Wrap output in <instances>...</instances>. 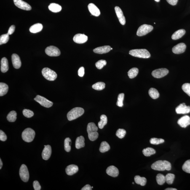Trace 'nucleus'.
I'll return each instance as SVG.
<instances>
[{"mask_svg":"<svg viewBox=\"0 0 190 190\" xmlns=\"http://www.w3.org/2000/svg\"><path fill=\"white\" fill-rule=\"evenodd\" d=\"M151 168L153 170L163 171L165 170H170L171 169L172 165L168 161L159 160L152 164Z\"/></svg>","mask_w":190,"mask_h":190,"instance_id":"f257e3e1","label":"nucleus"},{"mask_svg":"<svg viewBox=\"0 0 190 190\" xmlns=\"http://www.w3.org/2000/svg\"><path fill=\"white\" fill-rule=\"evenodd\" d=\"M87 130L89 138L91 141H95L98 138V128L94 123H90L88 124Z\"/></svg>","mask_w":190,"mask_h":190,"instance_id":"f03ea898","label":"nucleus"},{"mask_svg":"<svg viewBox=\"0 0 190 190\" xmlns=\"http://www.w3.org/2000/svg\"><path fill=\"white\" fill-rule=\"evenodd\" d=\"M84 113L83 108L80 107H76L69 112L67 114V117L69 121L74 120L80 117Z\"/></svg>","mask_w":190,"mask_h":190,"instance_id":"7ed1b4c3","label":"nucleus"},{"mask_svg":"<svg viewBox=\"0 0 190 190\" xmlns=\"http://www.w3.org/2000/svg\"><path fill=\"white\" fill-rule=\"evenodd\" d=\"M129 54L134 57L147 59L151 57L150 52L146 49H133L129 51Z\"/></svg>","mask_w":190,"mask_h":190,"instance_id":"20e7f679","label":"nucleus"},{"mask_svg":"<svg viewBox=\"0 0 190 190\" xmlns=\"http://www.w3.org/2000/svg\"><path fill=\"white\" fill-rule=\"evenodd\" d=\"M35 136V131L30 128H28L24 130L22 132V137L24 141L29 143L33 141Z\"/></svg>","mask_w":190,"mask_h":190,"instance_id":"39448f33","label":"nucleus"},{"mask_svg":"<svg viewBox=\"0 0 190 190\" xmlns=\"http://www.w3.org/2000/svg\"><path fill=\"white\" fill-rule=\"evenodd\" d=\"M43 76L46 79L50 81L55 80L57 77L56 73L50 68H44L42 71Z\"/></svg>","mask_w":190,"mask_h":190,"instance_id":"423d86ee","label":"nucleus"},{"mask_svg":"<svg viewBox=\"0 0 190 190\" xmlns=\"http://www.w3.org/2000/svg\"><path fill=\"white\" fill-rule=\"evenodd\" d=\"M153 28V27L151 25L146 24L142 25L137 30V35L139 36H144L152 31Z\"/></svg>","mask_w":190,"mask_h":190,"instance_id":"0eeeda50","label":"nucleus"},{"mask_svg":"<svg viewBox=\"0 0 190 190\" xmlns=\"http://www.w3.org/2000/svg\"><path fill=\"white\" fill-rule=\"evenodd\" d=\"M20 178L24 182H28L29 178V174L27 166L23 164L21 166L19 171Z\"/></svg>","mask_w":190,"mask_h":190,"instance_id":"6e6552de","label":"nucleus"},{"mask_svg":"<svg viewBox=\"0 0 190 190\" xmlns=\"http://www.w3.org/2000/svg\"><path fill=\"white\" fill-rule=\"evenodd\" d=\"M41 106L46 108H49L53 105V103L49 101L44 97L39 95H37L34 99Z\"/></svg>","mask_w":190,"mask_h":190,"instance_id":"1a4fd4ad","label":"nucleus"},{"mask_svg":"<svg viewBox=\"0 0 190 190\" xmlns=\"http://www.w3.org/2000/svg\"><path fill=\"white\" fill-rule=\"evenodd\" d=\"M46 53L50 57H58L61 54L60 51L58 48L54 46H50L46 49Z\"/></svg>","mask_w":190,"mask_h":190,"instance_id":"9d476101","label":"nucleus"},{"mask_svg":"<svg viewBox=\"0 0 190 190\" xmlns=\"http://www.w3.org/2000/svg\"><path fill=\"white\" fill-rule=\"evenodd\" d=\"M169 72L168 70L166 68H159L153 71L152 75L155 78H161L166 76L168 74Z\"/></svg>","mask_w":190,"mask_h":190,"instance_id":"9b49d317","label":"nucleus"},{"mask_svg":"<svg viewBox=\"0 0 190 190\" xmlns=\"http://www.w3.org/2000/svg\"><path fill=\"white\" fill-rule=\"evenodd\" d=\"M14 4L19 8L23 10L29 11L31 9V6L22 0H13Z\"/></svg>","mask_w":190,"mask_h":190,"instance_id":"f8f14e48","label":"nucleus"},{"mask_svg":"<svg viewBox=\"0 0 190 190\" xmlns=\"http://www.w3.org/2000/svg\"><path fill=\"white\" fill-rule=\"evenodd\" d=\"M175 110L177 114H187L190 112V107L186 106L185 103H182L176 108Z\"/></svg>","mask_w":190,"mask_h":190,"instance_id":"ddd939ff","label":"nucleus"},{"mask_svg":"<svg viewBox=\"0 0 190 190\" xmlns=\"http://www.w3.org/2000/svg\"><path fill=\"white\" fill-rule=\"evenodd\" d=\"M186 48V46L184 43H180L172 48V52L175 54H180L183 53Z\"/></svg>","mask_w":190,"mask_h":190,"instance_id":"4468645a","label":"nucleus"},{"mask_svg":"<svg viewBox=\"0 0 190 190\" xmlns=\"http://www.w3.org/2000/svg\"><path fill=\"white\" fill-rule=\"evenodd\" d=\"M75 42L78 44H82L87 42L88 37L84 34L78 33L75 35L73 38Z\"/></svg>","mask_w":190,"mask_h":190,"instance_id":"2eb2a0df","label":"nucleus"},{"mask_svg":"<svg viewBox=\"0 0 190 190\" xmlns=\"http://www.w3.org/2000/svg\"><path fill=\"white\" fill-rule=\"evenodd\" d=\"M115 10L120 23L122 25H125L126 23L125 18L122 10L118 6H116Z\"/></svg>","mask_w":190,"mask_h":190,"instance_id":"dca6fc26","label":"nucleus"},{"mask_svg":"<svg viewBox=\"0 0 190 190\" xmlns=\"http://www.w3.org/2000/svg\"><path fill=\"white\" fill-rule=\"evenodd\" d=\"M52 153V148L50 146H44V148L43 150L42 154L43 159L45 160H48L50 157Z\"/></svg>","mask_w":190,"mask_h":190,"instance_id":"f3484780","label":"nucleus"},{"mask_svg":"<svg viewBox=\"0 0 190 190\" xmlns=\"http://www.w3.org/2000/svg\"><path fill=\"white\" fill-rule=\"evenodd\" d=\"M178 123L180 127L186 128L190 125V117L188 116H183L178 119Z\"/></svg>","mask_w":190,"mask_h":190,"instance_id":"a211bd4d","label":"nucleus"},{"mask_svg":"<svg viewBox=\"0 0 190 190\" xmlns=\"http://www.w3.org/2000/svg\"><path fill=\"white\" fill-rule=\"evenodd\" d=\"M88 7L89 12L92 15L96 17H98L100 15L99 9L93 3H90L89 4Z\"/></svg>","mask_w":190,"mask_h":190,"instance_id":"6ab92c4d","label":"nucleus"},{"mask_svg":"<svg viewBox=\"0 0 190 190\" xmlns=\"http://www.w3.org/2000/svg\"><path fill=\"white\" fill-rule=\"evenodd\" d=\"M13 65L16 69H19L21 66V61L20 57L17 54H13L12 57Z\"/></svg>","mask_w":190,"mask_h":190,"instance_id":"aec40b11","label":"nucleus"},{"mask_svg":"<svg viewBox=\"0 0 190 190\" xmlns=\"http://www.w3.org/2000/svg\"><path fill=\"white\" fill-rule=\"evenodd\" d=\"M106 172L108 175L114 178L118 176L119 174L118 169L113 165L108 167L106 169Z\"/></svg>","mask_w":190,"mask_h":190,"instance_id":"412c9836","label":"nucleus"},{"mask_svg":"<svg viewBox=\"0 0 190 190\" xmlns=\"http://www.w3.org/2000/svg\"><path fill=\"white\" fill-rule=\"evenodd\" d=\"M111 47L109 46H105L96 48L93 50L95 53L103 54L108 53L111 50Z\"/></svg>","mask_w":190,"mask_h":190,"instance_id":"4be33fe9","label":"nucleus"},{"mask_svg":"<svg viewBox=\"0 0 190 190\" xmlns=\"http://www.w3.org/2000/svg\"><path fill=\"white\" fill-rule=\"evenodd\" d=\"M79 170L78 166L74 164H72L68 166L65 169V172L68 175H72L76 174Z\"/></svg>","mask_w":190,"mask_h":190,"instance_id":"5701e85b","label":"nucleus"},{"mask_svg":"<svg viewBox=\"0 0 190 190\" xmlns=\"http://www.w3.org/2000/svg\"><path fill=\"white\" fill-rule=\"evenodd\" d=\"M9 63L6 57H3L1 61V71L2 73H5L9 70Z\"/></svg>","mask_w":190,"mask_h":190,"instance_id":"b1692460","label":"nucleus"},{"mask_svg":"<svg viewBox=\"0 0 190 190\" xmlns=\"http://www.w3.org/2000/svg\"><path fill=\"white\" fill-rule=\"evenodd\" d=\"M43 28V25L41 23H37L30 27L29 31L33 33H36L42 31Z\"/></svg>","mask_w":190,"mask_h":190,"instance_id":"393cba45","label":"nucleus"},{"mask_svg":"<svg viewBox=\"0 0 190 190\" xmlns=\"http://www.w3.org/2000/svg\"><path fill=\"white\" fill-rule=\"evenodd\" d=\"M186 31L184 29H181L177 30L172 34V39L173 40L180 39L184 35Z\"/></svg>","mask_w":190,"mask_h":190,"instance_id":"a878e982","label":"nucleus"},{"mask_svg":"<svg viewBox=\"0 0 190 190\" xmlns=\"http://www.w3.org/2000/svg\"><path fill=\"white\" fill-rule=\"evenodd\" d=\"M84 138L83 136L77 137L76 142V147L77 149L83 148L85 146Z\"/></svg>","mask_w":190,"mask_h":190,"instance_id":"bb28decb","label":"nucleus"},{"mask_svg":"<svg viewBox=\"0 0 190 190\" xmlns=\"http://www.w3.org/2000/svg\"><path fill=\"white\" fill-rule=\"evenodd\" d=\"M48 8L51 12H58L62 10L61 6L56 3H51L48 6Z\"/></svg>","mask_w":190,"mask_h":190,"instance_id":"cd10ccee","label":"nucleus"},{"mask_svg":"<svg viewBox=\"0 0 190 190\" xmlns=\"http://www.w3.org/2000/svg\"><path fill=\"white\" fill-rule=\"evenodd\" d=\"M136 183L141 186H144L146 183V178L144 177H141L139 175L136 176L134 178Z\"/></svg>","mask_w":190,"mask_h":190,"instance_id":"c85d7f7f","label":"nucleus"},{"mask_svg":"<svg viewBox=\"0 0 190 190\" xmlns=\"http://www.w3.org/2000/svg\"><path fill=\"white\" fill-rule=\"evenodd\" d=\"M9 87L7 84L4 83H0V96L1 97L5 95L8 91Z\"/></svg>","mask_w":190,"mask_h":190,"instance_id":"c756f323","label":"nucleus"},{"mask_svg":"<svg viewBox=\"0 0 190 190\" xmlns=\"http://www.w3.org/2000/svg\"><path fill=\"white\" fill-rule=\"evenodd\" d=\"M100 121L98 123V127L100 129H103L104 126L106 125L108 122V118L104 114L102 115L100 117Z\"/></svg>","mask_w":190,"mask_h":190,"instance_id":"7c9ffc66","label":"nucleus"},{"mask_svg":"<svg viewBox=\"0 0 190 190\" xmlns=\"http://www.w3.org/2000/svg\"><path fill=\"white\" fill-rule=\"evenodd\" d=\"M110 147L108 144L106 142H102L100 144L99 148V151L100 152L104 153L109 151Z\"/></svg>","mask_w":190,"mask_h":190,"instance_id":"2f4dec72","label":"nucleus"},{"mask_svg":"<svg viewBox=\"0 0 190 190\" xmlns=\"http://www.w3.org/2000/svg\"><path fill=\"white\" fill-rule=\"evenodd\" d=\"M148 94L153 99H156L159 98V94L157 89L151 88L148 91Z\"/></svg>","mask_w":190,"mask_h":190,"instance_id":"473e14b6","label":"nucleus"},{"mask_svg":"<svg viewBox=\"0 0 190 190\" xmlns=\"http://www.w3.org/2000/svg\"><path fill=\"white\" fill-rule=\"evenodd\" d=\"M17 113L14 111H11L7 116V121L9 122H15L17 119Z\"/></svg>","mask_w":190,"mask_h":190,"instance_id":"72a5a7b5","label":"nucleus"},{"mask_svg":"<svg viewBox=\"0 0 190 190\" xmlns=\"http://www.w3.org/2000/svg\"><path fill=\"white\" fill-rule=\"evenodd\" d=\"M139 70L137 68H133L129 70L128 72V76L130 79H133L136 77L138 75Z\"/></svg>","mask_w":190,"mask_h":190,"instance_id":"f704fd0d","label":"nucleus"},{"mask_svg":"<svg viewBox=\"0 0 190 190\" xmlns=\"http://www.w3.org/2000/svg\"><path fill=\"white\" fill-rule=\"evenodd\" d=\"M143 154L146 157H149L152 155H154L156 153L155 150L151 148H144L142 151Z\"/></svg>","mask_w":190,"mask_h":190,"instance_id":"c9c22d12","label":"nucleus"},{"mask_svg":"<svg viewBox=\"0 0 190 190\" xmlns=\"http://www.w3.org/2000/svg\"><path fill=\"white\" fill-rule=\"evenodd\" d=\"M156 181L159 185H163L166 182L165 176L162 174H159L156 176Z\"/></svg>","mask_w":190,"mask_h":190,"instance_id":"e433bc0d","label":"nucleus"},{"mask_svg":"<svg viewBox=\"0 0 190 190\" xmlns=\"http://www.w3.org/2000/svg\"><path fill=\"white\" fill-rule=\"evenodd\" d=\"M105 87V83L99 82L94 84L92 86V88L98 91H100L104 89Z\"/></svg>","mask_w":190,"mask_h":190,"instance_id":"4c0bfd02","label":"nucleus"},{"mask_svg":"<svg viewBox=\"0 0 190 190\" xmlns=\"http://www.w3.org/2000/svg\"><path fill=\"white\" fill-rule=\"evenodd\" d=\"M71 140L69 138L65 139L64 141V148L65 151L69 152L71 150Z\"/></svg>","mask_w":190,"mask_h":190,"instance_id":"58836bf2","label":"nucleus"},{"mask_svg":"<svg viewBox=\"0 0 190 190\" xmlns=\"http://www.w3.org/2000/svg\"><path fill=\"white\" fill-rule=\"evenodd\" d=\"M175 176V175L174 174H168L165 176L166 182L167 184L169 185L172 184L174 180Z\"/></svg>","mask_w":190,"mask_h":190,"instance_id":"ea45409f","label":"nucleus"},{"mask_svg":"<svg viewBox=\"0 0 190 190\" xmlns=\"http://www.w3.org/2000/svg\"><path fill=\"white\" fill-rule=\"evenodd\" d=\"M9 35L8 33L1 35L0 37V45L5 44L9 39Z\"/></svg>","mask_w":190,"mask_h":190,"instance_id":"a19ab883","label":"nucleus"},{"mask_svg":"<svg viewBox=\"0 0 190 190\" xmlns=\"http://www.w3.org/2000/svg\"><path fill=\"white\" fill-rule=\"evenodd\" d=\"M124 97V94L123 93H122L119 94L118 96V100L117 102L116 103V105L118 106L122 107L123 106V101Z\"/></svg>","mask_w":190,"mask_h":190,"instance_id":"79ce46f5","label":"nucleus"},{"mask_svg":"<svg viewBox=\"0 0 190 190\" xmlns=\"http://www.w3.org/2000/svg\"><path fill=\"white\" fill-rule=\"evenodd\" d=\"M164 140L163 139L157 138H151L150 140V142L151 144L158 145L160 144L163 143Z\"/></svg>","mask_w":190,"mask_h":190,"instance_id":"37998d69","label":"nucleus"},{"mask_svg":"<svg viewBox=\"0 0 190 190\" xmlns=\"http://www.w3.org/2000/svg\"><path fill=\"white\" fill-rule=\"evenodd\" d=\"M182 169L184 172L190 174V159L185 162L183 164Z\"/></svg>","mask_w":190,"mask_h":190,"instance_id":"c03bdc74","label":"nucleus"},{"mask_svg":"<svg viewBox=\"0 0 190 190\" xmlns=\"http://www.w3.org/2000/svg\"><path fill=\"white\" fill-rule=\"evenodd\" d=\"M126 134V131L124 129H119L116 131V135L119 138L122 139L125 137Z\"/></svg>","mask_w":190,"mask_h":190,"instance_id":"a18cd8bd","label":"nucleus"},{"mask_svg":"<svg viewBox=\"0 0 190 190\" xmlns=\"http://www.w3.org/2000/svg\"><path fill=\"white\" fill-rule=\"evenodd\" d=\"M107 62L106 60H99V61L95 63V66L99 69H101L103 67L106 65Z\"/></svg>","mask_w":190,"mask_h":190,"instance_id":"49530a36","label":"nucleus"},{"mask_svg":"<svg viewBox=\"0 0 190 190\" xmlns=\"http://www.w3.org/2000/svg\"><path fill=\"white\" fill-rule=\"evenodd\" d=\"M182 88L183 91L190 97V84H184L182 86Z\"/></svg>","mask_w":190,"mask_h":190,"instance_id":"de8ad7c7","label":"nucleus"},{"mask_svg":"<svg viewBox=\"0 0 190 190\" xmlns=\"http://www.w3.org/2000/svg\"><path fill=\"white\" fill-rule=\"evenodd\" d=\"M23 115L27 118H30L34 115V113L31 110L28 109H24L23 111Z\"/></svg>","mask_w":190,"mask_h":190,"instance_id":"09e8293b","label":"nucleus"},{"mask_svg":"<svg viewBox=\"0 0 190 190\" xmlns=\"http://www.w3.org/2000/svg\"><path fill=\"white\" fill-rule=\"evenodd\" d=\"M7 137L5 133L3 131L0 130V140L2 141H5Z\"/></svg>","mask_w":190,"mask_h":190,"instance_id":"8fccbe9b","label":"nucleus"},{"mask_svg":"<svg viewBox=\"0 0 190 190\" xmlns=\"http://www.w3.org/2000/svg\"><path fill=\"white\" fill-rule=\"evenodd\" d=\"M33 187L35 190H40L41 189V186L39 182L35 181L33 182Z\"/></svg>","mask_w":190,"mask_h":190,"instance_id":"3c124183","label":"nucleus"},{"mask_svg":"<svg viewBox=\"0 0 190 190\" xmlns=\"http://www.w3.org/2000/svg\"><path fill=\"white\" fill-rule=\"evenodd\" d=\"M78 74L80 77H83L84 74V67H81L78 71Z\"/></svg>","mask_w":190,"mask_h":190,"instance_id":"603ef678","label":"nucleus"},{"mask_svg":"<svg viewBox=\"0 0 190 190\" xmlns=\"http://www.w3.org/2000/svg\"><path fill=\"white\" fill-rule=\"evenodd\" d=\"M15 26L14 25H12L10 27L7 33L9 35H11L15 31Z\"/></svg>","mask_w":190,"mask_h":190,"instance_id":"864d4df0","label":"nucleus"},{"mask_svg":"<svg viewBox=\"0 0 190 190\" xmlns=\"http://www.w3.org/2000/svg\"><path fill=\"white\" fill-rule=\"evenodd\" d=\"M168 3L172 5H175L178 2V0H166Z\"/></svg>","mask_w":190,"mask_h":190,"instance_id":"5fc2aeb1","label":"nucleus"},{"mask_svg":"<svg viewBox=\"0 0 190 190\" xmlns=\"http://www.w3.org/2000/svg\"><path fill=\"white\" fill-rule=\"evenodd\" d=\"M92 189V188L91 187V186L90 185H86L84 187H83L81 190H91Z\"/></svg>","mask_w":190,"mask_h":190,"instance_id":"6e6d98bb","label":"nucleus"},{"mask_svg":"<svg viewBox=\"0 0 190 190\" xmlns=\"http://www.w3.org/2000/svg\"><path fill=\"white\" fill-rule=\"evenodd\" d=\"M3 166V163L2 161H1V159H0V169H1L2 168Z\"/></svg>","mask_w":190,"mask_h":190,"instance_id":"4d7b16f0","label":"nucleus"},{"mask_svg":"<svg viewBox=\"0 0 190 190\" xmlns=\"http://www.w3.org/2000/svg\"><path fill=\"white\" fill-rule=\"evenodd\" d=\"M165 190H177V189H176V188H167V189H165Z\"/></svg>","mask_w":190,"mask_h":190,"instance_id":"13d9d810","label":"nucleus"},{"mask_svg":"<svg viewBox=\"0 0 190 190\" xmlns=\"http://www.w3.org/2000/svg\"><path fill=\"white\" fill-rule=\"evenodd\" d=\"M155 1H156V2H159L160 0H155Z\"/></svg>","mask_w":190,"mask_h":190,"instance_id":"bf43d9fd","label":"nucleus"},{"mask_svg":"<svg viewBox=\"0 0 190 190\" xmlns=\"http://www.w3.org/2000/svg\"><path fill=\"white\" fill-rule=\"evenodd\" d=\"M112 49H113L112 48H111V50H112Z\"/></svg>","mask_w":190,"mask_h":190,"instance_id":"052dcab7","label":"nucleus"},{"mask_svg":"<svg viewBox=\"0 0 190 190\" xmlns=\"http://www.w3.org/2000/svg\"><path fill=\"white\" fill-rule=\"evenodd\" d=\"M132 184H134V183H133H133H132Z\"/></svg>","mask_w":190,"mask_h":190,"instance_id":"680f3d73","label":"nucleus"},{"mask_svg":"<svg viewBox=\"0 0 190 190\" xmlns=\"http://www.w3.org/2000/svg\"><path fill=\"white\" fill-rule=\"evenodd\" d=\"M92 188H93V187H92Z\"/></svg>","mask_w":190,"mask_h":190,"instance_id":"e2e57ef3","label":"nucleus"}]
</instances>
